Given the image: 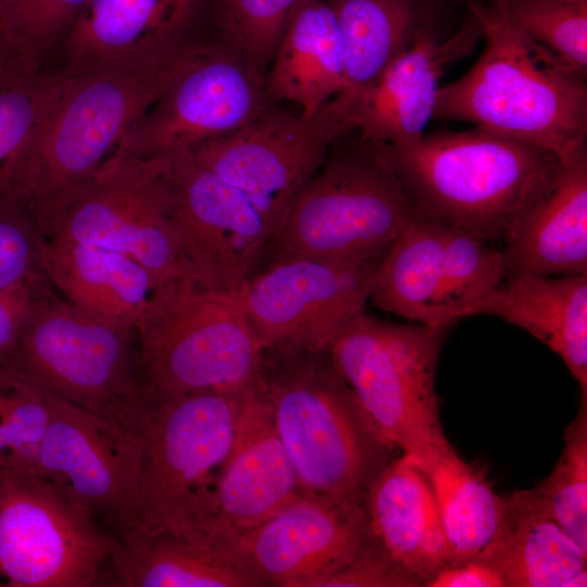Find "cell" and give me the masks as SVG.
<instances>
[{
  "instance_id": "obj_10",
  "label": "cell",
  "mask_w": 587,
  "mask_h": 587,
  "mask_svg": "<svg viewBox=\"0 0 587 587\" xmlns=\"http://www.w3.org/2000/svg\"><path fill=\"white\" fill-rule=\"evenodd\" d=\"M246 392L143 389L135 427L142 460L134 527L155 533L189 517L198 492L230 450L238 404Z\"/></svg>"
},
{
  "instance_id": "obj_21",
  "label": "cell",
  "mask_w": 587,
  "mask_h": 587,
  "mask_svg": "<svg viewBox=\"0 0 587 587\" xmlns=\"http://www.w3.org/2000/svg\"><path fill=\"white\" fill-rule=\"evenodd\" d=\"M479 39L483 32L471 12L444 41L423 22L410 46L348 107V126L378 143L403 145L420 138L434 117L440 78Z\"/></svg>"
},
{
  "instance_id": "obj_24",
  "label": "cell",
  "mask_w": 587,
  "mask_h": 587,
  "mask_svg": "<svg viewBox=\"0 0 587 587\" xmlns=\"http://www.w3.org/2000/svg\"><path fill=\"white\" fill-rule=\"evenodd\" d=\"M40 268L63 298L112 325L136 329L155 282L138 262L115 250L43 238Z\"/></svg>"
},
{
  "instance_id": "obj_36",
  "label": "cell",
  "mask_w": 587,
  "mask_h": 587,
  "mask_svg": "<svg viewBox=\"0 0 587 587\" xmlns=\"http://www.w3.org/2000/svg\"><path fill=\"white\" fill-rule=\"evenodd\" d=\"M89 0H0V28L24 52L40 57L64 40Z\"/></svg>"
},
{
  "instance_id": "obj_34",
  "label": "cell",
  "mask_w": 587,
  "mask_h": 587,
  "mask_svg": "<svg viewBox=\"0 0 587 587\" xmlns=\"http://www.w3.org/2000/svg\"><path fill=\"white\" fill-rule=\"evenodd\" d=\"M300 0H212L216 39L265 83L287 18Z\"/></svg>"
},
{
  "instance_id": "obj_3",
  "label": "cell",
  "mask_w": 587,
  "mask_h": 587,
  "mask_svg": "<svg viewBox=\"0 0 587 587\" xmlns=\"http://www.w3.org/2000/svg\"><path fill=\"white\" fill-rule=\"evenodd\" d=\"M263 386L303 490L364 509L370 486L396 457L328 349L265 351Z\"/></svg>"
},
{
  "instance_id": "obj_41",
  "label": "cell",
  "mask_w": 587,
  "mask_h": 587,
  "mask_svg": "<svg viewBox=\"0 0 587 587\" xmlns=\"http://www.w3.org/2000/svg\"><path fill=\"white\" fill-rule=\"evenodd\" d=\"M34 67H39V61L18 48L0 28V84Z\"/></svg>"
},
{
  "instance_id": "obj_37",
  "label": "cell",
  "mask_w": 587,
  "mask_h": 587,
  "mask_svg": "<svg viewBox=\"0 0 587 587\" xmlns=\"http://www.w3.org/2000/svg\"><path fill=\"white\" fill-rule=\"evenodd\" d=\"M42 240L27 201L0 198V292L43 275L40 268Z\"/></svg>"
},
{
  "instance_id": "obj_31",
  "label": "cell",
  "mask_w": 587,
  "mask_h": 587,
  "mask_svg": "<svg viewBox=\"0 0 587 587\" xmlns=\"http://www.w3.org/2000/svg\"><path fill=\"white\" fill-rule=\"evenodd\" d=\"M63 85L30 68L0 84V198H20L25 168Z\"/></svg>"
},
{
  "instance_id": "obj_16",
  "label": "cell",
  "mask_w": 587,
  "mask_h": 587,
  "mask_svg": "<svg viewBox=\"0 0 587 587\" xmlns=\"http://www.w3.org/2000/svg\"><path fill=\"white\" fill-rule=\"evenodd\" d=\"M49 419L36 474L115 534L134 524L140 485L139 434L46 391Z\"/></svg>"
},
{
  "instance_id": "obj_39",
  "label": "cell",
  "mask_w": 587,
  "mask_h": 587,
  "mask_svg": "<svg viewBox=\"0 0 587 587\" xmlns=\"http://www.w3.org/2000/svg\"><path fill=\"white\" fill-rule=\"evenodd\" d=\"M45 279L42 275L0 292V359L9 357L15 349L36 292Z\"/></svg>"
},
{
  "instance_id": "obj_9",
  "label": "cell",
  "mask_w": 587,
  "mask_h": 587,
  "mask_svg": "<svg viewBox=\"0 0 587 587\" xmlns=\"http://www.w3.org/2000/svg\"><path fill=\"white\" fill-rule=\"evenodd\" d=\"M179 67L63 74L59 97L29 155L21 198L34 203L91 175L120 149Z\"/></svg>"
},
{
  "instance_id": "obj_5",
  "label": "cell",
  "mask_w": 587,
  "mask_h": 587,
  "mask_svg": "<svg viewBox=\"0 0 587 587\" xmlns=\"http://www.w3.org/2000/svg\"><path fill=\"white\" fill-rule=\"evenodd\" d=\"M145 390L246 392L265 349L234 296L193 278L158 284L136 326Z\"/></svg>"
},
{
  "instance_id": "obj_32",
  "label": "cell",
  "mask_w": 587,
  "mask_h": 587,
  "mask_svg": "<svg viewBox=\"0 0 587 587\" xmlns=\"http://www.w3.org/2000/svg\"><path fill=\"white\" fill-rule=\"evenodd\" d=\"M559 524L587 552V398L565 428L564 447L551 473L535 487L512 494Z\"/></svg>"
},
{
  "instance_id": "obj_6",
  "label": "cell",
  "mask_w": 587,
  "mask_h": 587,
  "mask_svg": "<svg viewBox=\"0 0 587 587\" xmlns=\"http://www.w3.org/2000/svg\"><path fill=\"white\" fill-rule=\"evenodd\" d=\"M449 328L390 323L363 310L328 347L336 370L382 435L421 471L453 448L436 392L437 363Z\"/></svg>"
},
{
  "instance_id": "obj_1",
  "label": "cell",
  "mask_w": 587,
  "mask_h": 587,
  "mask_svg": "<svg viewBox=\"0 0 587 587\" xmlns=\"http://www.w3.org/2000/svg\"><path fill=\"white\" fill-rule=\"evenodd\" d=\"M386 147L414 217L492 243L508 238L563 170L553 152L478 126Z\"/></svg>"
},
{
  "instance_id": "obj_12",
  "label": "cell",
  "mask_w": 587,
  "mask_h": 587,
  "mask_svg": "<svg viewBox=\"0 0 587 587\" xmlns=\"http://www.w3.org/2000/svg\"><path fill=\"white\" fill-rule=\"evenodd\" d=\"M389 248L355 259L275 258L230 294L265 351L328 349L364 310Z\"/></svg>"
},
{
  "instance_id": "obj_28",
  "label": "cell",
  "mask_w": 587,
  "mask_h": 587,
  "mask_svg": "<svg viewBox=\"0 0 587 587\" xmlns=\"http://www.w3.org/2000/svg\"><path fill=\"white\" fill-rule=\"evenodd\" d=\"M498 572L505 587L587 585V552L554 521L504 497L500 522L474 557Z\"/></svg>"
},
{
  "instance_id": "obj_15",
  "label": "cell",
  "mask_w": 587,
  "mask_h": 587,
  "mask_svg": "<svg viewBox=\"0 0 587 587\" xmlns=\"http://www.w3.org/2000/svg\"><path fill=\"white\" fill-rule=\"evenodd\" d=\"M274 104L265 85L217 39L190 54L117 151L166 155L226 136Z\"/></svg>"
},
{
  "instance_id": "obj_38",
  "label": "cell",
  "mask_w": 587,
  "mask_h": 587,
  "mask_svg": "<svg viewBox=\"0 0 587 587\" xmlns=\"http://www.w3.org/2000/svg\"><path fill=\"white\" fill-rule=\"evenodd\" d=\"M422 583L394 560L371 536L341 569L317 587H422Z\"/></svg>"
},
{
  "instance_id": "obj_40",
  "label": "cell",
  "mask_w": 587,
  "mask_h": 587,
  "mask_svg": "<svg viewBox=\"0 0 587 587\" xmlns=\"http://www.w3.org/2000/svg\"><path fill=\"white\" fill-rule=\"evenodd\" d=\"M425 587H505L501 575L473 558L440 570Z\"/></svg>"
},
{
  "instance_id": "obj_30",
  "label": "cell",
  "mask_w": 587,
  "mask_h": 587,
  "mask_svg": "<svg viewBox=\"0 0 587 587\" xmlns=\"http://www.w3.org/2000/svg\"><path fill=\"white\" fill-rule=\"evenodd\" d=\"M455 565L473 559L492 537L504 508L478 464L467 463L452 448L424 471ZM449 565V566H450Z\"/></svg>"
},
{
  "instance_id": "obj_4",
  "label": "cell",
  "mask_w": 587,
  "mask_h": 587,
  "mask_svg": "<svg viewBox=\"0 0 587 587\" xmlns=\"http://www.w3.org/2000/svg\"><path fill=\"white\" fill-rule=\"evenodd\" d=\"M29 207L43 238L121 252L143 266L155 286L184 277L211 285L190 255L166 155L116 151L87 178Z\"/></svg>"
},
{
  "instance_id": "obj_11",
  "label": "cell",
  "mask_w": 587,
  "mask_h": 587,
  "mask_svg": "<svg viewBox=\"0 0 587 587\" xmlns=\"http://www.w3.org/2000/svg\"><path fill=\"white\" fill-rule=\"evenodd\" d=\"M114 547V535L53 484L0 466V576L8 586H103Z\"/></svg>"
},
{
  "instance_id": "obj_20",
  "label": "cell",
  "mask_w": 587,
  "mask_h": 587,
  "mask_svg": "<svg viewBox=\"0 0 587 587\" xmlns=\"http://www.w3.org/2000/svg\"><path fill=\"white\" fill-rule=\"evenodd\" d=\"M168 177L190 255L214 287L235 291L271 250L273 235L253 202L200 166L190 148L168 154Z\"/></svg>"
},
{
  "instance_id": "obj_17",
  "label": "cell",
  "mask_w": 587,
  "mask_h": 587,
  "mask_svg": "<svg viewBox=\"0 0 587 587\" xmlns=\"http://www.w3.org/2000/svg\"><path fill=\"white\" fill-rule=\"evenodd\" d=\"M263 586L317 587L370 537L364 509L302 491L258 524L210 535Z\"/></svg>"
},
{
  "instance_id": "obj_42",
  "label": "cell",
  "mask_w": 587,
  "mask_h": 587,
  "mask_svg": "<svg viewBox=\"0 0 587 587\" xmlns=\"http://www.w3.org/2000/svg\"><path fill=\"white\" fill-rule=\"evenodd\" d=\"M509 0H496L495 7L501 8L503 7Z\"/></svg>"
},
{
  "instance_id": "obj_25",
  "label": "cell",
  "mask_w": 587,
  "mask_h": 587,
  "mask_svg": "<svg viewBox=\"0 0 587 587\" xmlns=\"http://www.w3.org/2000/svg\"><path fill=\"white\" fill-rule=\"evenodd\" d=\"M113 535L104 586L263 587L229 555L185 528L147 533L130 526Z\"/></svg>"
},
{
  "instance_id": "obj_27",
  "label": "cell",
  "mask_w": 587,
  "mask_h": 587,
  "mask_svg": "<svg viewBox=\"0 0 587 587\" xmlns=\"http://www.w3.org/2000/svg\"><path fill=\"white\" fill-rule=\"evenodd\" d=\"M268 99L290 101L312 115L344 86L342 39L325 0H300L291 10L265 76Z\"/></svg>"
},
{
  "instance_id": "obj_26",
  "label": "cell",
  "mask_w": 587,
  "mask_h": 587,
  "mask_svg": "<svg viewBox=\"0 0 587 587\" xmlns=\"http://www.w3.org/2000/svg\"><path fill=\"white\" fill-rule=\"evenodd\" d=\"M503 243V277L587 275V153L563 165Z\"/></svg>"
},
{
  "instance_id": "obj_33",
  "label": "cell",
  "mask_w": 587,
  "mask_h": 587,
  "mask_svg": "<svg viewBox=\"0 0 587 587\" xmlns=\"http://www.w3.org/2000/svg\"><path fill=\"white\" fill-rule=\"evenodd\" d=\"M48 419L46 391L0 359V466L36 474Z\"/></svg>"
},
{
  "instance_id": "obj_18",
  "label": "cell",
  "mask_w": 587,
  "mask_h": 587,
  "mask_svg": "<svg viewBox=\"0 0 587 587\" xmlns=\"http://www.w3.org/2000/svg\"><path fill=\"white\" fill-rule=\"evenodd\" d=\"M213 25L212 0H89L63 40L62 74L178 67L216 40Z\"/></svg>"
},
{
  "instance_id": "obj_13",
  "label": "cell",
  "mask_w": 587,
  "mask_h": 587,
  "mask_svg": "<svg viewBox=\"0 0 587 587\" xmlns=\"http://www.w3.org/2000/svg\"><path fill=\"white\" fill-rule=\"evenodd\" d=\"M502 278L492 242L413 216L390 245L369 301L412 323L451 327Z\"/></svg>"
},
{
  "instance_id": "obj_7",
  "label": "cell",
  "mask_w": 587,
  "mask_h": 587,
  "mask_svg": "<svg viewBox=\"0 0 587 587\" xmlns=\"http://www.w3.org/2000/svg\"><path fill=\"white\" fill-rule=\"evenodd\" d=\"M413 217L386 143L342 133L296 196L277 232L273 259H355L387 250Z\"/></svg>"
},
{
  "instance_id": "obj_23",
  "label": "cell",
  "mask_w": 587,
  "mask_h": 587,
  "mask_svg": "<svg viewBox=\"0 0 587 587\" xmlns=\"http://www.w3.org/2000/svg\"><path fill=\"white\" fill-rule=\"evenodd\" d=\"M497 316L557 353L587 398V275L503 277L470 316Z\"/></svg>"
},
{
  "instance_id": "obj_22",
  "label": "cell",
  "mask_w": 587,
  "mask_h": 587,
  "mask_svg": "<svg viewBox=\"0 0 587 587\" xmlns=\"http://www.w3.org/2000/svg\"><path fill=\"white\" fill-rule=\"evenodd\" d=\"M369 533L425 587L451 555L425 474L403 454L377 475L364 501Z\"/></svg>"
},
{
  "instance_id": "obj_19",
  "label": "cell",
  "mask_w": 587,
  "mask_h": 587,
  "mask_svg": "<svg viewBox=\"0 0 587 587\" xmlns=\"http://www.w3.org/2000/svg\"><path fill=\"white\" fill-rule=\"evenodd\" d=\"M197 495L187 526L204 535L240 530L304 491L276 430L262 380L239 401L230 450Z\"/></svg>"
},
{
  "instance_id": "obj_8",
  "label": "cell",
  "mask_w": 587,
  "mask_h": 587,
  "mask_svg": "<svg viewBox=\"0 0 587 587\" xmlns=\"http://www.w3.org/2000/svg\"><path fill=\"white\" fill-rule=\"evenodd\" d=\"M3 359L45 391L135 430L143 400L136 329L80 310L57 296L47 278Z\"/></svg>"
},
{
  "instance_id": "obj_35",
  "label": "cell",
  "mask_w": 587,
  "mask_h": 587,
  "mask_svg": "<svg viewBox=\"0 0 587 587\" xmlns=\"http://www.w3.org/2000/svg\"><path fill=\"white\" fill-rule=\"evenodd\" d=\"M498 9L514 28L587 76V0H509Z\"/></svg>"
},
{
  "instance_id": "obj_2",
  "label": "cell",
  "mask_w": 587,
  "mask_h": 587,
  "mask_svg": "<svg viewBox=\"0 0 587 587\" xmlns=\"http://www.w3.org/2000/svg\"><path fill=\"white\" fill-rule=\"evenodd\" d=\"M485 49L459 79L440 86L434 117L473 123L553 152L563 165L587 153V84L502 11L467 0Z\"/></svg>"
},
{
  "instance_id": "obj_43",
  "label": "cell",
  "mask_w": 587,
  "mask_h": 587,
  "mask_svg": "<svg viewBox=\"0 0 587 587\" xmlns=\"http://www.w3.org/2000/svg\"><path fill=\"white\" fill-rule=\"evenodd\" d=\"M465 1H467V0H465Z\"/></svg>"
},
{
  "instance_id": "obj_29",
  "label": "cell",
  "mask_w": 587,
  "mask_h": 587,
  "mask_svg": "<svg viewBox=\"0 0 587 587\" xmlns=\"http://www.w3.org/2000/svg\"><path fill=\"white\" fill-rule=\"evenodd\" d=\"M337 20L344 50V86L332 99L345 116L412 42L424 22L416 0H325Z\"/></svg>"
},
{
  "instance_id": "obj_14",
  "label": "cell",
  "mask_w": 587,
  "mask_h": 587,
  "mask_svg": "<svg viewBox=\"0 0 587 587\" xmlns=\"http://www.w3.org/2000/svg\"><path fill=\"white\" fill-rule=\"evenodd\" d=\"M351 130L329 100L316 113L272 104L246 126L192 147L195 161L240 189L265 218L273 240L296 196Z\"/></svg>"
}]
</instances>
